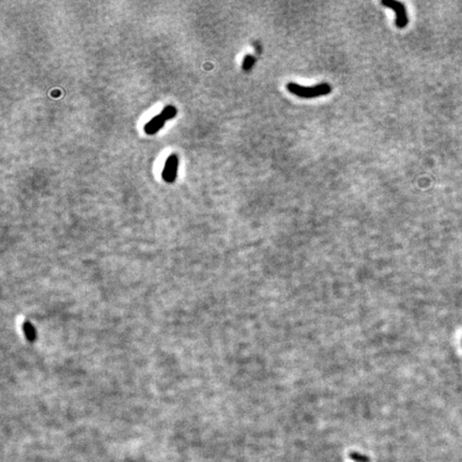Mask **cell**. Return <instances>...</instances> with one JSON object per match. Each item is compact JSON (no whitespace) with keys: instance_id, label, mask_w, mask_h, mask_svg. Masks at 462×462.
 <instances>
[{"instance_id":"6da1fadb","label":"cell","mask_w":462,"mask_h":462,"mask_svg":"<svg viewBox=\"0 0 462 462\" xmlns=\"http://www.w3.org/2000/svg\"><path fill=\"white\" fill-rule=\"evenodd\" d=\"M287 89L289 92L297 95L302 99H314L323 97V95L329 94L332 91V87L329 84H319L313 87H304L296 83H288L287 84Z\"/></svg>"},{"instance_id":"7a4b0ae2","label":"cell","mask_w":462,"mask_h":462,"mask_svg":"<svg viewBox=\"0 0 462 462\" xmlns=\"http://www.w3.org/2000/svg\"><path fill=\"white\" fill-rule=\"evenodd\" d=\"M382 5L389 8V9H392L396 13L395 24L398 28L402 29L408 25L409 19L407 15V11H405V7L401 3L395 2V0H383Z\"/></svg>"},{"instance_id":"3957f363","label":"cell","mask_w":462,"mask_h":462,"mask_svg":"<svg viewBox=\"0 0 462 462\" xmlns=\"http://www.w3.org/2000/svg\"><path fill=\"white\" fill-rule=\"evenodd\" d=\"M178 165H179V158L176 154H171L168 158H167L164 170L162 173V177L166 182L172 183L174 182V180H176Z\"/></svg>"},{"instance_id":"277c9868","label":"cell","mask_w":462,"mask_h":462,"mask_svg":"<svg viewBox=\"0 0 462 462\" xmlns=\"http://www.w3.org/2000/svg\"><path fill=\"white\" fill-rule=\"evenodd\" d=\"M166 121H167L166 119L160 114V115H157V116H155V117H153L152 119H151V120L145 125L143 129H145L146 134L154 135L158 131H160L161 129H163V126L165 125Z\"/></svg>"},{"instance_id":"5b68a950","label":"cell","mask_w":462,"mask_h":462,"mask_svg":"<svg viewBox=\"0 0 462 462\" xmlns=\"http://www.w3.org/2000/svg\"><path fill=\"white\" fill-rule=\"evenodd\" d=\"M161 115L166 119V120H170V119H173L177 115V108L174 106H166L163 110Z\"/></svg>"},{"instance_id":"8992f818","label":"cell","mask_w":462,"mask_h":462,"mask_svg":"<svg viewBox=\"0 0 462 462\" xmlns=\"http://www.w3.org/2000/svg\"><path fill=\"white\" fill-rule=\"evenodd\" d=\"M255 62H256V59H255L254 56H252V55H246V56H245V58H244V60H243V65H242L243 70H244L245 72L250 71V70L253 68V66L255 65Z\"/></svg>"}]
</instances>
